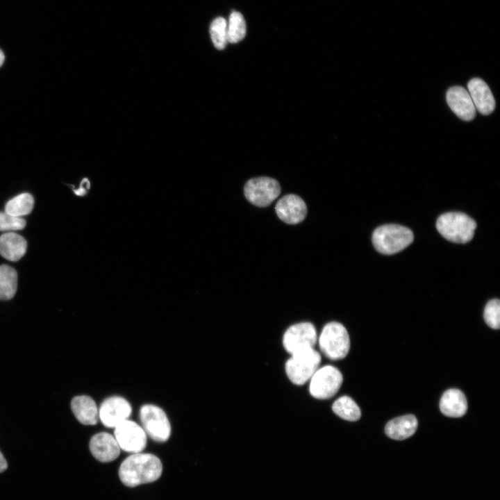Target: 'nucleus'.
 <instances>
[{"label": "nucleus", "mask_w": 500, "mask_h": 500, "mask_svg": "<svg viewBox=\"0 0 500 500\" xmlns=\"http://www.w3.org/2000/svg\"><path fill=\"white\" fill-rule=\"evenodd\" d=\"M246 35V24L242 15L236 11L231 12L227 24V40L230 43L241 41Z\"/></svg>", "instance_id": "obj_23"}, {"label": "nucleus", "mask_w": 500, "mask_h": 500, "mask_svg": "<svg viewBox=\"0 0 500 500\" xmlns=\"http://www.w3.org/2000/svg\"><path fill=\"white\" fill-rule=\"evenodd\" d=\"M143 429L153 440L166 442L171 435V425L165 412L158 406L144 405L140 410Z\"/></svg>", "instance_id": "obj_6"}, {"label": "nucleus", "mask_w": 500, "mask_h": 500, "mask_svg": "<svg viewBox=\"0 0 500 500\" xmlns=\"http://www.w3.org/2000/svg\"><path fill=\"white\" fill-rule=\"evenodd\" d=\"M8 467L7 461L0 451V473L4 472Z\"/></svg>", "instance_id": "obj_28"}, {"label": "nucleus", "mask_w": 500, "mask_h": 500, "mask_svg": "<svg viewBox=\"0 0 500 500\" xmlns=\"http://www.w3.org/2000/svg\"><path fill=\"white\" fill-rule=\"evenodd\" d=\"M89 447L92 456L102 462L113 461L120 453V448L115 437L106 432L93 435L90 439Z\"/></svg>", "instance_id": "obj_14"}, {"label": "nucleus", "mask_w": 500, "mask_h": 500, "mask_svg": "<svg viewBox=\"0 0 500 500\" xmlns=\"http://www.w3.org/2000/svg\"><path fill=\"white\" fill-rule=\"evenodd\" d=\"M321 356L318 351L308 349L291 355L285 365L290 381L298 385L306 383L319 368Z\"/></svg>", "instance_id": "obj_5"}, {"label": "nucleus", "mask_w": 500, "mask_h": 500, "mask_svg": "<svg viewBox=\"0 0 500 500\" xmlns=\"http://www.w3.org/2000/svg\"><path fill=\"white\" fill-rule=\"evenodd\" d=\"M467 88L476 110L484 115L494 111L495 100L485 81L479 78H474L468 82Z\"/></svg>", "instance_id": "obj_15"}, {"label": "nucleus", "mask_w": 500, "mask_h": 500, "mask_svg": "<svg viewBox=\"0 0 500 500\" xmlns=\"http://www.w3.org/2000/svg\"><path fill=\"white\" fill-rule=\"evenodd\" d=\"M17 274L7 265L0 266V300L12 299L17 291Z\"/></svg>", "instance_id": "obj_20"}, {"label": "nucleus", "mask_w": 500, "mask_h": 500, "mask_svg": "<svg viewBox=\"0 0 500 500\" xmlns=\"http://www.w3.org/2000/svg\"><path fill=\"white\" fill-rule=\"evenodd\" d=\"M33 197L28 193H22L6 203L5 211L10 215L19 217L29 214L33 210Z\"/></svg>", "instance_id": "obj_22"}, {"label": "nucleus", "mask_w": 500, "mask_h": 500, "mask_svg": "<svg viewBox=\"0 0 500 500\" xmlns=\"http://www.w3.org/2000/svg\"><path fill=\"white\" fill-rule=\"evenodd\" d=\"M342 381V375L335 367L326 365L318 368L310 378V393L318 399H330L338 392Z\"/></svg>", "instance_id": "obj_7"}, {"label": "nucleus", "mask_w": 500, "mask_h": 500, "mask_svg": "<svg viewBox=\"0 0 500 500\" xmlns=\"http://www.w3.org/2000/svg\"><path fill=\"white\" fill-rule=\"evenodd\" d=\"M5 59V56L3 52L0 49V67L3 65Z\"/></svg>", "instance_id": "obj_29"}, {"label": "nucleus", "mask_w": 500, "mask_h": 500, "mask_svg": "<svg viewBox=\"0 0 500 500\" xmlns=\"http://www.w3.org/2000/svg\"><path fill=\"white\" fill-rule=\"evenodd\" d=\"M440 408L446 416L462 417L467 410V399L460 390L454 388L447 390L440 399Z\"/></svg>", "instance_id": "obj_16"}, {"label": "nucleus", "mask_w": 500, "mask_h": 500, "mask_svg": "<svg viewBox=\"0 0 500 500\" xmlns=\"http://www.w3.org/2000/svg\"><path fill=\"white\" fill-rule=\"evenodd\" d=\"M450 108L461 119L470 121L476 115V108L468 91L461 86L450 88L447 92Z\"/></svg>", "instance_id": "obj_13"}, {"label": "nucleus", "mask_w": 500, "mask_h": 500, "mask_svg": "<svg viewBox=\"0 0 500 500\" xmlns=\"http://www.w3.org/2000/svg\"><path fill=\"white\" fill-rule=\"evenodd\" d=\"M26 226L23 218L0 212V231L21 230Z\"/></svg>", "instance_id": "obj_26"}, {"label": "nucleus", "mask_w": 500, "mask_h": 500, "mask_svg": "<svg viewBox=\"0 0 500 500\" xmlns=\"http://www.w3.org/2000/svg\"><path fill=\"white\" fill-rule=\"evenodd\" d=\"M476 222L465 213L450 212L441 215L436 228L447 240L456 243H466L474 237Z\"/></svg>", "instance_id": "obj_3"}, {"label": "nucleus", "mask_w": 500, "mask_h": 500, "mask_svg": "<svg viewBox=\"0 0 500 500\" xmlns=\"http://www.w3.org/2000/svg\"><path fill=\"white\" fill-rule=\"evenodd\" d=\"M162 465L156 456L151 453H137L127 457L119 469V477L127 487L151 483L162 474Z\"/></svg>", "instance_id": "obj_1"}, {"label": "nucleus", "mask_w": 500, "mask_h": 500, "mask_svg": "<svg viewBox=\"0 0 500 500\" xmlns=\"http://www.w3.org/2000/svg\"><path fill=\"white\" fill-rule=\"evenodd\" d=\"M72 410L79 422L84 425H94L99 419V410L95 401L88 396L74 397L71 401Z\"/></svg>", "instance_id": "obj_17"}, {"label": "nucleus", "mask_w": 500, "mask_h": 500, "mask_svg": "<svg viewBox=\"0 0 500 500\" xmlns=\"http://www.w3.org/2000/svg\"><path fill=\"white\" fill-rule=\"evenodd\" d=\"M317 342V334L312 324L301 322L290 326L285 332L283 344L291 355L298 351L314 348Z\"/></svg>", "instance_id": "obj_9"}, {"label": "nucleus", "mask_w": 500, "mask_h": 500, "mask_svg": "<svg viewBox=\"0 0 500 500\" xmlns=\"http://www.w3.org/2000/svg\"><path fill=\"white\" fill-rule=\"evenodd\" d=\"M210 33L215 48L219 50L224 49L228 42L226 19L222 17L215 19L211 23Z\"/></svg>", "instance_id": "obj_24"}, {"label": "nucleus", "mask_w": 500, "mask_h": 500, "mask_svg": "<svg viewBox=\"0 0 500 500\" xmlns=\"http://www.w3.org/2000/svg\"><path fill=\"white\" fill-rule=\"evenodd\" d=\"M333 411L343 419L355 422L361 416V411L356 403L348 396H342L335 401Z\"/></svg>", "instance_id": "obj_21"}, {"label": "nucleus", "mask_w": 500, "mask_h": 500, "mask_svg": "<svg viewBox=\"0 0 500 500\" xmlns=\"http://www.w3.org/2000/svg\"><path fill=\"white\" fill-rule=\"evenodd\" d=\"M90 187V184L89 180L87 178H85L82 180L78 189L74 190V192L77 196H84L87 194Z\"/></svg>", "instance_id": "obj_27"}, {"label": "nucleus", "mask_w": 500, "mask_h": 500, "mask_svg": "<svg viewBox=\"0 0 500 500\" xmlns=\"http://www.w3.org/2000/svg\"><path fill=\"white\" fill-rule=\"evenodd\" d=\"M317 340L322 353L331 360L342 359L349 351L350 339L348 332L339 322H331L326 324Z\"/></svg>", "instance_id": "obj_4"}, {"label": "nucleus", "mask_w": 500, "mask_h": 500, "mask_svg": "<svg viewBox=\"0 0 500 500\" xmlns=\"http://www.w3.org/2000/svg\"><path fill=\"white\" fill-rule=\"evenodd\" d=\"M114 437L120 449L128 453H140L147 445L144 430L131 420L126 419L115 427Z\"/></svg>", "instance_id": "obj_10"}, {"label": "nucleus", "mask_w": 500, "mask_h": 500, "mask_svg": "<svg viewBox=\"0 0 500 500\" xmlns=\"http://www.w3.org/2000/svg\"><path fill=\"white\" fill-rule=\"evenodd\" d=\"M26 240L15 233H3L0 236V254L10 261L19 260L26 253Z\"/></svg>", "instance_id": "obj_19"}, {"label": "nucleus", "mask_w": 500, "mask_h": 500, "mask_svg": "<svg viewBox=\"0 0 500 500\" xmlns=\"http://www.w3.org/2000/svg\"><path fill=\"white\" fill-rule=\"evenodd\" d=\"M417 426V418L413 415H406L388 422L385 432L393 440H402L412 436L415 433Z\"/></svg>", "instance_id": "obj_18"}, {"label": "nucleus", "mask_w": 500, "mask_h": 500, "mask_svg": "<svg viewBox=\"0 0 500 500\" xmlns=\"http://www.w3.org/2000/svg\"><path fill=\"white\" fill-rule=\"evenodd\" d=\"M132 411L129 402L122 397H110L105 399L99 409V418L108 428H115L128 419Z\"/></svg>", "instance_id": "obj_11"}, {"label": "nucleus", "mask_w": 500, "mask_h": 500, "mask_svg": "<svg viewBox=\"0 0 500 500\" xmlns=\"http://www.w3.org/2000/svg\"><path fill=\"white\" fill-rule=\"evenodd\" d=\"M484 319L492 328L499 329L500 327V301L498 299L488 302L484 310Z\"/></svg>", "instance_id": "obj_25"}, {"label": "nucleus", "mask_w": 500, "mask_h": 500, "mask_svg": "<svg viewBox=\"0 0 500 500\" xmlns=\"http://www.w3.org/2000/svg\"><path fill=\"white\" fill-rule=\"evenodd\" d=\"M247 199L258 207L269 206L280 194L278 182L269 177H257L249 180L244 188Z\"/></svg>", "instance_id": "obj_8"}, {"label": "nucleus", "mask_w": 500, "mask_h": 500, "mask_svg": "<svg viewBox=\"0 0 500 500\" xmlns=\"http://www.w3.org/2000/svg\"><path fill=\"white\" fill-rule=\"evenodd\" d=\"M413 239L411 230L398 224L381 226L372 235V243L376 251L389 255L402 251L412 242Z\"/></svg>", "instance_id": "obj_2"}, {"label": "nucleus", "mask_w": 500, "mask_h": 500, "mask_svg": "<svg viewBox=\"0 0 500 500\" xmlns=\"http://www.w3.org/2000/svg\"><path fill=\"white\" fill-rule=\"evenodd\" d=\"M276 212L283 222L297 224L302 222L307 215V206L299 196L290 194L280 199L275 206Z\"/></svg>", "instance_id": "obj_12"}]
</instances>
